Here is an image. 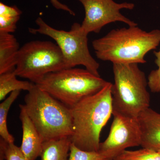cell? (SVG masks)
<instances>
[{
    "instance_id": "obj_1",
    "label": "cell",
    "mask_w": 160,
    "mask_h": 160,
    "mask_svg": "<svg viewBox=\"0 0 160 160\" xmlns=\"http://www.w3.org/2000/svg\"><path fill=\"white\" fill-rule=\"evenodd\" d=\"M160 43V30L144 31L138 26L112 29L105 36L94 40L96 56L112 64H145L146 55Z\"/></svg>"
},
{
    "instance_id": "obj_2",
    "label": "cell",
    "mask_w": 160,
    "mask_h": 160,
    "mask_svg": "<svg viewBox=\"0 0 160 160\" xmlns=\"http://www.w3.org/2000/svg\"><path fill=\"white\" fill-rule=\"evenodd\" d=\"M112 86L109 82L71 108L73 133L70 140L79 149L98 151L101 132L112 114Z\"/></svg>"
},
{
    "instance_id": "obj_3",
    "label": "cell",
    "mask_w": 160,
    "mask_h": 160,
    "mask_svg": "<svg viewBox=\"0 0 160 160\" xmlns=\"http://www.w3.org/2000/svg\"><path fill=\"white\" fill-rule=\"evenodd\" d=\"M23 107L43 142L71 137V109L35 84L25 96Z\"/></svg>"
},
{
    "instance_id": "obj_4",
    "label": "cell",
    "mask_w": 160,
    "mask_h": 160,
    "mask_svg": "<svg viewBox=\"0 0 160 160\" xmlns=\"http://www.w3.org/2000/svg\"><path fill=\"white\" fill-rule=\"evenodd\" d=\"M114 84L111 88L112 113L135 118L149 108L148 80L138 64H113Z\"/></svg>"
},
{
    "instance_id": "obj_5",
    "label": "cell",
    "mask_w": 160,
    "mask_h": 160,
    "mask_svg": "<svg viewBox=\"0 0 160 160\" xmlns=\"http://www.w3.org/2000/svg\"><path fill=\"white\" fill-rule=\"evenodd\" d=\"M109 82L87 69L71 68L46 75L35 85L69 108L95 94Z\"/></svg>"
},
{
    "instance_id": "obj_6",
    "label": "cell",
    "mask_w": 160,
    "mask_h": 160,
    "mask_svg": "<svg viewBox=\"0 0 160 160\" xmlns=\"http://www.w3.org/2000/svg\"><path fill=\"white\" fill-rule=\"evenodd\" d=\"M69 68L57 44L33 41L20 48L14 72L18 77L37 84L46 75Z\"/></svg>"
},
{
    "instance_id": "obj_7",
    "label": "cell",
    "mask_w": 160,
    "mask_h": 160,
    "mask_svg": "<svg viewBox=\"0 0 160 160\" xmlns=\"http://www.w3.org/2000/svg\"><path fill=\"white\" fill-rule=\"evenodd\" d=\"M36 29L29 28L32 34L40 33L53 39L62 53L69 68L82 65L87 70L100 76L99 64L89 52L88 44V33L82 29L81 24L75 23L69 31L58 30L49 26L41 18L36 20Z\"/></svg>"
},
{
    "instance_id": "obj_8",
    "label": "cell",
    "mask_w": 160,
    "mask_h": 160,
    "mask_svg": "<svg viewBox=\"0 0 160 160\" xmlns=\"http://www.w3.org/2000/svg\"><path fill=\"white\" fill-rule=\"evenodd\" d=\"M107 138L100 144L98 152L107 160H114L130 147L141 146L142 132L138 118L113 112Z\"/></svg>"
},
{
    "instance_id": "obj_9",
    "label": "cell",
    "mask_w": 160,
    "mask_h": 160,
    "mask_svg": "<svg viewBox=\"0 0 160 160\" xmlns=\"http://www.w3.org/2000/svg\"><path fill=\"white\" fill-rule=\"evenodd\" d=\"M78 1L82 4L85 11V17L81 27L88 34L91 32L98 33L104 26L116 22L126 23L129 26H138V24L120 12L122 9H134L133 3H118L113 0Z\"/></svg>"
},
{
    "instance_id": "obj_10",
    "label": "cell",
    "mask_w": 160,
    "mask_h": 160,
    "mask_svg": "<svg viewBox=\"0 0 160 160\" xmlns=\"http://www.w3.org/2000/svg\"><path fill=\"white\" fill-rule=\"evenodd\" d=\"M19 107L20 119L22 129V138L20 147L27 159L36 160L41 156L44 142L23 105H20Z\"/></svg>"
},
{
    "instance_id": "obj_11",
    "label": "cell",
    "mask_w": 160,
    "mask_h": 160,
    "mask_svg": "<svg viewBox=\"0 0 160 160\" xmlns=\"http://www.w3.org/2000/svg\"><path fill=\"white\" fill-rule=\"evenodd\" d=\"M139 123L142 148L155 151L160 150V113L149 108L140 113Z\"/></svg>"
},
{
    "instance_id": "obj_12",
    "label": "cell",
    "mask_w": 160,
    "mask_h": 160,
    "mask_svg": "<svg viewBox=\"0 0 160 160\" xmlns=\"http://www.w3.org/2000/svg\"><path fill=\"white\" fill-rule=\"evenodd\" d=\"M20 49L13 35L0 32V74L14 71Z\"/></svg>"
},
{
    "instance_id": "obj_13",
    "label": "cell",
    "mask_w": 160,
    "mask_h": 160,
    "mask_svg": "<svg viewBox=\"0 0 160 160\" xmlns=\"http://www.w3.org/2000/svg\"><path fill=\"white\" fill-rule=\"evenodd\" d=\"M71 142L70 138L51 140L44 142L42 160H68Z\"/></svg>"
},
{
    "instance_id": "obj_14",
    "label": "cell",
    "mask_w": 160,
    "mask_h": 160,
    "mask_svg": "<svg viewBox=\"0 0 160 160\" xmlns=\"http://www.w3.org/2000/svg\"><path fill=\"white\" fill-rule=\"evenodd\" d=\"M14 71L0 74V101H3L9 93L17 90L29 92L35 84L28 81H20L17 78Z\"/></svg>"
},
{
    "instance_id": "obj_15",
    "label": "cell",
    "mask_w": 160,
    "mask_h": 160,
    "mask_svg": "<svg viewBox=\"0 0 160 160\" xmlns=\"http://www.w3.org/2000/svg\"><path fill=\"white\" fill-rule=\"evenodd\" d=\"M17 90L10 93L8 98L0 104V136L7 142L14 143V138L10 134L7 126V118L9 109L12 103L17 98L20 93Z\"/></svg>"
},
{
    "instance_id": "obj_16",
    "label": "cell",
    "mask_w": 160,
    "mask_h": 160,
    "mask_svg": "<svg viewBox=\"0 0 160 160\" xmlns=\"http://www.w3.org/2000/svg\"><path fill=\"white\" fill-rule=\"evenodd\" d=\"M114 160H160V152L143 148L138 150H126Z\"/></svg>"
},
{
    "instance_id": "obj_17",
    "label": "cell",
    "mask_w": 160,
    "mask_h": 160,
    "mask_svg": "<svg viewBox=\"0 0 160 160\" xmlns=\"http://www.w3.org/2000/svg\"><path fill=\"white\" fill-rule=\"evenodd\" d=\"M68 160H107L98 151L82 150L71 143Z\"/></svg>"
},
{
    "instance_id": "obj_18",
    "label": "cell",
    "mask_w": 160,
    "mask_h": 160,
    "mask_svg": "<svg viewBox=\"0 0 160 160\" xmlns=\"http://www.w3.org/2000/svg\"><path fill=\"white\" fill-rule=\"evenodd\" d=\"M0 146H2L5 153V160H29L23 154L21 148L14 143H9L1 138Z\"/></svg>"
},
{
    "instance_id": "obj_19",
    "label": "cell",
    "mask_w": 160,
    "mask_h": 160,
    "mask_svg": "<svg viewBox=\"0 0 160 160\" xmlns=\"http://www.w3.org/2000/svg\"><path fill=\"white\" fill-rule=\"evenodd\" d=\"M154 54L156 58L155 63L158 68L151 71L147 80L150 91L153 93H159L160 92V50L154 51Z\"/></svg>"
},
{
    "instance_id": "obj_20",
    "label": "cell",
    "mask_w": 160,
    "mask_h": 160,
    "mask_svg": "<svg viewBox=\"0 0 160 160\" xmlns=\"http://www.w3.org/2000/svg\"><path fill=\"white\" fill-rule=\"evenodd\" d=\"M20 17H4L0 16V32H14Z\"/></svg>"
},
{
    "instance_id": "obj_21",
    "label": "cell",
    "mask_w": 160,
    "mask_h": 160,
    "mask_svg": "<svg viewBox=\"0 0 160 160\" xmlns=\"http://www.w3.org/2000/svg\"><path fill=\"white\" fill-rule=\"evenodd\" d=\"M22 12L17 6H9L0 3V16L4 17H20Z\"/></svg>"
},
{
    "instance_id": "obj_22",
    "label": "cell",
    "mask_w": 160,
    "mask_h": 160,
    "mask_svg": "<svg viewBox=\"0 0 160 160\" xmlns=\"http://www.w3.org/2000/svg\"><path fill=\"white\" fill-rule=\"evenodd\" d=\"M50 2H51V4H52V6L56 9L64 10V11L69 12V14L72 15L73 16L75 15V13L72 10L66 5L60 2L58 0H50Z\"/></svg>"
},
{
    "instance_id": "obj_23",
    "label": "cell",
    "mask_w": 160,
    "mask_h": 160,
    "mask_svg": "<svg viewBox=\"0 0 160 160\" xmlns=\"http://www.w3.org/2000/svg\"><path fill=\"white\" fill-rule=\"evenodd\" d=\"M159 151L160 152V150H159V151Z\"/></svg>"
}]
</instances>
